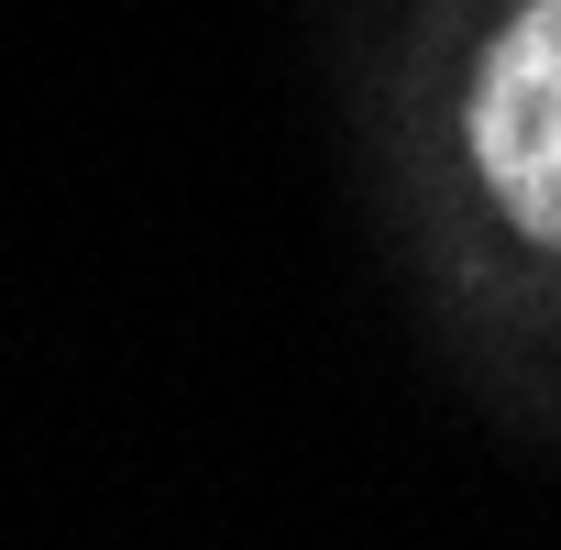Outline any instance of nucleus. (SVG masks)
Masks as SVG:
<instances>
[{"label":"nucleus","instance_id":"obj_1","mask_svg":"<svg viewBox=\"0 0 561 550\" xmlns=\"http://www.w3.org/2000/svg\"><path fill=\"white\" fill-rule=\"evenodd\" d=\"M462 133H473L484 198H495L528 242L561 253V0H528V12L484 45Z\"/></svg>","mask_w":561,"mask_h":550}]
</instances>
